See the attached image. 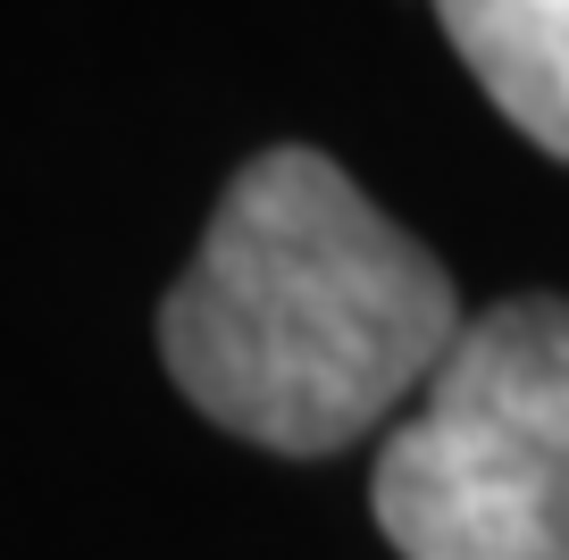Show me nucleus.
Segmentation results:
<instances>
[{"label": "nucleus", "mask_w": 569, "mask_h": 560, "mask_svg": "<svg viewBox=\"0 0 569 560\" xmlns=\"http://www.w3.org/2000/svg\"><path fill=\"white\" fill-rule=\"evenodd\" d=\"M461 301L327 151H260L160 301V360L201 419L260 452H343L461 343Z\"/></svg>", "instance_id": "obj_1"}, {"label": "nucleus", "mask_w": 569, "mask_h": 560, "mask_svg": "<svg viewBox=\"0 0 569 560\" xmlns=\"http://www.w3.org/2000/svg\"><path fill=\"white\" fill-rule=\"evenodd\" d=\"M369 502L402 560H569V301L469 318L377 452Z\"/></svg>", "instance_id": "obj_2"}, {"label": "nucleus", "mask_w": 569, "mask_h": 560, "mask_svg": "<svg viewBox=\"0 0 569 560\" xmlns=\"http://www.w3.org/2000/svg\"><path fill=\"white\" fill-rule=\"evenodd\" d=\"M436 18L486 101L569 159V0H436Z\"/></svg>", "instance_id": "obj_3"}]
</instances>
